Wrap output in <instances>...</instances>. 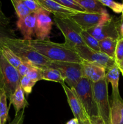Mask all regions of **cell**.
<instances>
[{
  "instance_id": "obj_9",
  "label": "cell",
  "mask_w": 123,
  "mask_h": 124,
  "mask_svg": "<svg viewBox=\"0 0 123 124\" xmlns=\"http://www.w3.org/2000/svg\"><path fill=\"white\" fill-rule=\"evenodd\" d=\"M83 30H88L109 21L112 17L108 13H92L78 12L69 17Z\"/></svg>"
},
{
  "instance_id": "obj_36",
  "label": "cell",
  "mask_w": 123,
  "mask_h": 124,
  "mask_svg": "<svg viewBox=\"0 0 123 124\" xmlns=\"http://www.w3.org/2000/svg\"><path fill=\"white\" fill-rule=\"evenodd\" d=\"M79 124V121H78V120L76 118L71 119V120L68 121V122L66 123V124Z\"/></svg>"
},
{
  "instance_id": "obj_32",
  "label": "cell",
  "mask_w": 123,
  "mask_h": 124,
  "mask_svg": "<svg viewBox=\"0 0 123 124\" xmlns=\"http://www.w3.org/2000/svg\"><path fill=\"white\" fill-rule=\"evenodd\" d=\"M26 76L34 82H38L42 80V70L39 68L33 67Z\"/></svg>"
},
{
  "instance_id": "obj_23",
  "label": "cell",
  "mask_w": 123,
  "mask_h": 124,
  "mask_svg": "<svg viewBox=\"0 0 123 124\" xmlns=\"http://www.w3.org/2000/svg\"><path fill=\"white\" fill-rule=\"evenodd\" d=\"M8 110L7 96L4 90L0 89V124H6L8 117Z\"/></svg>"
},
{
  "instance_id": "obj_25",
  "label": "cell",
  "mask_w": 123,
  "mask_h": 124,
  "mask_svg": "<svg viewBox=\"0 0 123 124\" xmlns=\"http://www.w3.org/2000/svg\"><path fill=\"white\" fill-rule=\"evenodd\" d=\"M11 2L13 4L18 19H21L27 16L31 13L25 4L23 2L22 0H12Z\"/></svg>"
},
{
  "instance_id": "obj_43",
  "label": "cell",
  "mask_w": 123,
  "mask_h": 124,
  "mask_svg": "<svg viewBox=\"0 0 123 124\" xmlns=\"http://www.w3.org/2000/svg\"><path fill=\"white\" fill-rule=\"evenodd\" d=\"M102 124V123H101V124Z\"/></svg>"
},
{
  "instance_id": "obj_20",
  "label": "cell",
  "mask_w": 123,
  "mask_h": 124,
  "mask_svg": "<svg viewBox=\"0 0 123 124\" xmlns=\"http://www.w3.org/2000/svg\"><path fill=\"white\" fill-rule=\"evenodd\" d=\"M41 70H42V80L58 82L60 84L65 83V81L61 73L56 69L48 67Z\"/></svg>"
},
{
  "instance_id": "obj_27",
  "label": "cell",
  "mask_w": 123,
  "mask_h": 124,
  "mask_svg": "<svg viewBox=\"0 0 123 124\" xmlns=\"http://www.w3.org/2000/svg\"><path fill=\"white\" fill-rule=\"evenodd\" d=\"M36 83V82L30 79L27 76H24L20 79V86L25 94L28 96L32 92L33 88Z\"/></svg>"
},
{
  "instance_id": "obj_41",
  "label": "cell",
  "mask_w": 123,
  "mask_h": 124,
  "mask_svg": "<svg viewBox=\"0 0 123 124\" xmlns=\"http://www.w3.org/2000/svg\"><path fill=\"white\" fill-rule=\"evenodd\" d=\"M84 124V122H81V121H79V124Z\"/></svg>"
},
{
  "instance_id": "obj_19",
  "label": "cell",
  "mask_w": 123,
  "mask_h": 124,
  "mask_svg": "<svg viewBox=\"0 0 123 124\" xmlns=\"http://www.w3.org/2000/svg\"><path fill=\"white\" fill-rule=\"evenodd\" d=\"M83 8L85 12L92 13H107L104 6L99 0H75Z\"/></svg>"
},
{
  "instance_id": "obj_10",
  "label": "cell",
  "mask_w": 123,
  "mask_h": 124,
  "mask_svg": "<svg viewBox=\"0 0 123 124\" xmlns=\"http://www.w3.org/2000/svg\"><path fill=\"white\" fill-rule=\"evenodd\" d=\"M119 26L120 21L115 20L112 18L107 23L92 28L86 31L99 41L106 38L118 40L121 37Z\"/></svg>"
},
{
  "instance_id": "obj_6",
  "label": "cell",
  "mask_w": 123,
  "mask_h": 124,
  "mask_svg": "<svg viewBox=\"0 0 123 124\" xmlns=\"http://www.w3.org/2000/svg\"><path fill=\"white\" fill-rule=\"evenodd\" d=\"M55 25L65 38L66 45L74 48L76 46L84 45L81 36L83 30L70 18H57L53 16Z\"/></svg>"
},
{
  "instance_id": "obj_14",
  "label": "cell",
  "mask_w": 123,
  "mask_h": 124,
  "mask_svg": "<svg viewBox=\"0 0 123 124\" xmlns=\"http://www.w3.org/2000/svg\"><path fill=\"white\" fill-rule=\"evenodd\" d=\"M82 64L83 78L88 79L92 83L98 82L106 77L107 71L103 67L85 61Z\"/></svg>"
},
{
  "instance_id": "obj_16",
  "label": "cell",
  "mask_w": 123,
  "mask_h": 124,
  "mask_svg": "<svg viewBox=\"0 0 123 124\" xmlns=\"http://www.w3.org/2000/svg\"><path fill=\"white\" fill-rule=\"evenodd\" d=\"M110 124H123V99L121 97L112 98Z\"/></svg>"
},
{
  "instance_id": "obj_40",
  "label": "cell",
  "mask_w": 123,
  "mask_h": 124,
  "mask_svg": "<svg viewBox=\"0 0 123 124\" xmlns=\"http://www.w3.org/2000/svg\"><path fill=\"white\" fill-rule=\"evenodd\" d=\"M119 69V71H120V72L121 73L122 75H123V69Z\"/></svg>"
},
{
  "instance_id": "obj_8",
  "label": "cell",
  "mask_w": 123,
  "mask_h": 124,
  "mask_svg": "<svg viewBox=\"0 0 123 124\" xmlns=\"http://www.w3.org/2000/svg\"><path fill=\"white\" fill-rule=\"evenodd\" d=\"M74 49L84 61L101 65L107 71L117 65L115 60L113 58L101 52L93 50L85 45L76 46Z\"/></svg>"
},
{
  "instance_id": "obj_29",
  "label": "cell",
  "mask_w": 123,
  "mask_h": 124,
  "mask_svg": "<svg viewBox=\"0 0 123 124\" xmlns=\"http://www.w3.org/2000/svg\"><path fill=\"white\" fill-rule=\"evenodd\" d=\"M99 1L104 7H108L109 8L112 9L115 13H122L123 4L113 1H110V0H99Z\"/></svg>"
},
{
  "instance_id": "obj_4",
  "label": "cell",
  "mask_w": 123,
  "mask_h": 124,
  "mask_svg": "<svg viewBox=\"0 0 123 124\" xmlns=\"http://www.w3.org/2000/svg\"><path fill=\"white\" fill-rule=\"evenodd\" d=\"M20 78L16 68L11 65L0 52V89L9 99L20 85Z\"/></svg>"
},
{
  "instance_id": "obj_3",
  "label": "cell",
  "mask_w": 123,
  "mask_h": 124,
  "mask_svg": "<svg viewBox=\"0 0 123 124\" xmlns=\"http://www.w3.org/2000/svg\"><path fill=\"white\" fill-rule=\"evenodd\" d=\"M72 88L80 101L84 112L90 122L92 124L102 123L99 116L92 82L88 79L83 78L75 87Z\"/></svg>"
},
{
  "instance_id": "obj_39",
  "label": "cell",
  "mask_w": 123,
  "mask_h": 124,
  "mask_svg": "<svg viewBox=\"0 0 123 124\" xmlns=\"http://www.w3.org/2000/svg\"><path fill=\"white\" fill-rule=\"evenodd\" d=\"M84 124H92L91 123V122H90V121L89 120H87V121H86L85 122H84Z\"/></svg>"
},
{
  "instance_id": "obj_42",
  "label": "cell",
  "mask_w": 123,
  "mask_h": 124,
  "mask_svg": "<svg viewBox=\"0 0 123 124\" xmlns=\"http://www.w3.org/2000/svg\"><path fill=\"white\" fill-rule=\"evenodd\" d=\"M122 13H123V9H122Z\"/></svg>"
},
{
  "instance_id": "obj_37",
  "label": "cell",
  "mask_w": 123,
  "mask_h": 124,
  "mask_svg": "<svg viewBox=\"0 0 123 124\" xmlns=\"http://www.w3.org/2000/svg\"><path fill=\"white\" fill-rule=\"evenodd\" d=\"M119 30H120V34L121 37H123V18L120 20V26H119Z\"/></svg>"
},
{
  "instance_id": "obj_1",
  "label": "cell",
  "mask_w": 123,
  "mask_h": 124,
  "mask_svg": "<svg viewBox=\"0 0 123 124\" xmlns=\"http://www.w3.org/2000/svg\"><path fill=\"white\" fill-rule=\"evenodd\" d=\"M28 44L39 54L51 62H70L83 63L74 48L65 43L60 44L48 39L26 40Z\"/></svg>"
},
{
  "instance_id": "obj_35",
  "label": "cell",
  "mask_w": 123,
  "mask_h": 124,
  "mask_svg": "<svg viewBox=\"0 0 123 124\" xmlns=\"http://www.w3.org/2000/svg\"><path fill=\"white\" fill-rule=\"evenodd\" d=\"M9 18L3 12L2 9V2L0 1V25L4 26H8L10 24Z\"/></svg>"
},
{
  "instance_id": "obj_15",
  "label": "cell",
  "mask_w": 123,
  "mask_h": 124,
  "mask_svg": "<svg viewBox=\"0 0 123 124\" xmlns=\"http://www.w3.org/2000/svg\"><path fill=\"white\" fill-rule=\"evenodd\" d=\"M16 26L20 31L25 40H31L35 34L36 27V15L31 13L28 16L21 19H18Z\"/></svg>"
},
{
  "instance_id": "obj_44",
  "label": "cell",
  "mask_w": 123,
  "mask_h": 124,
  "mask_svg": "<svg viewBox=\"0 0 123 124\" xmlns=\"http://www.w3.org/2000/svg\"><path fill=\"white\" fill-rule=\"evenodd\" d=\"M118 68H119V67H118Z\"/></svg>"
},
{
  "instance_id": "obj_12",
  "label": "cell",
  "mask_w": 123,
  "mask_h": 124,
  "mask_svg": "<svg viewBox=\"0 0 123 124\" xmlns=\"http://www.w3.org/2000/svg\"><path fill=\"white\" fill-rule=\"evenodd\" d=\"M61 85L66 96L71 111L73 113L74 118L78 119V121L83 122H84L87 120H89L84 112L82 103L73 88L69 87L65 83L62 84Z\"/></svg>"
},
{
  "instance_id": "obj_18",
  "label": "cell",
  "mask_w": 123,
  "mask_h": 124,
  "mask_svg": "<svg viewBox=\"0 0 123 124\" xmlns=\"http://www.w3.org/2000/svg\"><path fill=\"white\" fill-rule=\"evenodd\" d=\"M120 71L117 65L109 70L106 73V78L107 82H110L112 87V98L120 96L119 90V80Z\"/></svg>"
},
{
  "instance_id": "obj_34",
  "label": "cell",
  "mask_w": 123,
  "mask_h": 124,
  "mask_svg": "<svg viewBox=\"0 0 123 124\" xmlns=\"http://www.w3.org/2000/svg\"><path fill=\"white\" fill-rule=\"evenodd\" d=\"M25 109L20 111L18 114H15L14 119L8 124H23L25 117Z\"/></svg>"
},
{
  "instance_id": "obj_26",
  "label": "cell",
  "mask_w": 123,
  "mask_h": 124,
  "mask_svg": "<svg viewBox=\"0 0 123 124\" xmlns=\"http://www.w3.org/2000/svg\"><path fill=\"white\" fill-rule=\"evenodd\" d=\"M17 38L14 30L8 26L0 25V47L5 45L8 40Z\"/></svg>"
},
{
  "instance_id": "obj_31",
  "label": "cell",
  "mask_w": 123,
  "mask_h": 124,
  "mask_svg": "<svg viewBox=\"0 0 123 124\" xmlns=\"http://www.w3.org/2000/svg\"><path fill=\"white\" fill-rule=\"evenodd\" d=\"M123 59V37L118 39L115 52V60L116 64Z\"/></svg>"
},
{
  "instance_id": "obj_22",
  "label": "cell",
  "mask_w": 123,
  "mask_h": 124,
  "mask_svg": "<svg viewBox=\"0 0 123 124\" xmlns=\"http://www.w3.org/2000/svg\"><path fill=\"white\" fill-rule=\"evenodd\" d=\"M0 52L5 59L15 68L18 67L22 62V61L12 50L4 45L0 47Z\"/></svg>"
},
{
  "instance_id": "obj_11",
  "label": "cell",
  "mask_w": 123,
  "mask_h": 124,
  "mask_svg": "<svg viewBox=\"0 0 123 124\" xmlns=\"http://www.w3.org/2000/svg\"><path fill=\"white\" fill-rule=\"evenodd\" d=\"M49 14L50 13L44 8L35 13V34L37 39L45 40L49 37L53 25V21L49 16Z\"/></svg>"
},
{
  "instance_id": "obj_24",
  "label": "cell",
  "mask_w": 123,
  "mask_h": 124,
  "mask_svg": "<svg viewBox=\"0 0 123 124\" xmlns=\"http://www.w3.org/2000/svg\"><path fill=\"white\" fill-rule=\"evenodd\" d=\"M81 36L85 46L94 51L101 52L99 41L89 34L86 30H82L81 32Z\"/></svg>"
},
{
  "instance_id": "obj_33",
  "label": "cell",
  "mask_w": 123,
  "mask_h": 124,
  "mask_svg": "<svg viewBox=\"0 0 123 124\" xmlns=\"http://www.w3.org/2000/svg\"><path fill=\"white\" fill-rule=\"evenodd\" d=\"M33 67V66H32L31 64L22 61V62L16 68L20 79L24 76H26Z\"/></svg>"
},
{
  "instance_id": "obj_38",
  "label": "cell",
  "mask_w": 123,
  "mask_h": 124,
  "mask_svg": "<svg viewBox=\"0 0 123 124\" xmlns=\"http://www.w3.org/2000/svg\"><path fill=\"white\" fill-rule=\"evenodd\" d=\"M117 66H118L119 69H123V59H122V61H121L119 63L117 64Z\"/></svg>"
},
{
  "instance_id": "obj_13",
  "label": "cell",
  "mask_w": 123,
  "mask_h": 124,
  "mask_svg": "<svg viewBox=\"0 0 123 124\" xmlns=\"http://www.w3.org/2000/svg\"><path fill=\"white\" fill-rule=\"evenodd\" d=\"M41 6L49 13L57 18H69L77 12L67 8L53 0H38Z\"/></svg>"
},
{
  "instance_id": "obj_5",
  "label": "cell",
  "mask_w": 123,
  "mask_h": 124,
  "mask_svg": "<svg viewBox=\"0 0 123 124\" xmlns=\"http://www.w3.org/2000/svg\"><path fill=\"white\" fill-rule=\"evenodd\" d=\"M94 97L98 111L99 116L103 124H110V103L108 94V82L106 78L98 82L92 83Z\"/></svg>"
},
{
  "instance_id": "obj_2",
  "label": "cell",
  "mask_w": 123,
  "mask_h": 124,
  "mask_svg": "<svg viewBox=\"0 0 123 124\" xmlns=\"http://www.w3.org/2000/svg\"><path fill=\"white\" fill-rule=\"evenodd\" d=\"M4 46L12 50L23 62L41 69L49 67L51 61L41 55L24 39L8 40Z\"/></svg>"
},
{
  "instance_id": "obj_30",
  "label": "cell",
  "mask_w": 123,
  "mask_h": 124,
  "mask_svg": "<svg viewBox=\"0 0 123 124\" xmlns=\"http://www.w3.org/2000/svg\"><path fill=\"white\" fill-rule=\"evenodd\" d=\"M31 13H36L43 8L38 0H22Z\"/></svg>"
},
{
  "instance_id": "obj_28",
  "label": "cell",
  "mask_w": 123,
  "mask_h": 124,
  "mask_svg": "<svg viewBox=\"0 0 123 124\" xmlns=\"http://www.w3.org/2000/svg\"><path fill=\"white\" fill-rule=\"evenodd\" d=\"M59 3L65 6L69 9L77 12H85L83 7L75 0H56Z\"/></svg>"
},
{
  "instance_id": "obj_21",
  "label": "cell",
  "mask_w": 123,
  "mask_h": 124,
  "mask_svg": "<svg viewBox=\"0 0 123 124\" xmlns=\"http://www.w3.org/2000/svg\"><path fill=\"white\" fill-rule=\"evenodd\" d=\"M117 41L118 40L115 39L106 38L99 41L101 52L115 59V52Z\"/></svg>"
},
{
  "instance_id": "obj_7",
  "label": "cell",
  "mask_w": 123,
  "mask_h": 124,
  "mask_svg": "<svg viewBox=\"0 0 123 124\" xmlns=\"http://www.w3.org/2000/svg\"><path fill=\"white\" fill-rule=\"evenodd\" d=\"M82 64L70 62H51L49 67L60 71L65 82L72 88L75 87L83 78Z\"/></svg>"
},
{
  "instance_id": "obj_17",
  "label": "cell",
  "mask_w": 123,
  "mask_h": 124,
  "mask_svg": "<svg viewBox=\"0 0 123 124\" xmlns=\"http://www.w3.org/2000/svg\"><path fill=\"white\" fill-rule=\"evenodd\" d=\"M8 100L10 101L9 106L13 105L14 107L15 114H18L28 105V103L25 98V93L20 85L16 88Z\"/></svg>"
}]
</instances>
